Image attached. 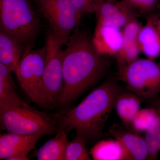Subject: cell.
<instances>
[{
	"instance_id": "obj_17",
	"label": "cell",
	"mask_w": 160,
	"mask_h": 160,
	"mask_svg": "<svg viewBox=\"0 0 160 160\" xmlns=\"http://www.w3.org/2000/svg\"><path fill=\"white\" fill-rule=\"evenodd\" d=\"M142 100L131 91L122 92L115 105L117 113L125 126H131L132 120L139 111Z\"/></svg>"
},
{
	"instance_id": "obj_26",
	"label": "cell",
	"mask_w": 160,
	"mask_h": 160,
	"mask_svg": "<svg viewBox=\"0 0 160 160\" xmlns=\"http://www.w3.org/2000/svg\"><path fill=\"white\" fill-rule=\"evenodd\" d=\"M158 9H160V0H159L158 6Z\"/></svg>"
},
{
	"instance_id": "obj_18",
	"label": "cell",
	"mask_w": 160,
	"mask_h": 160,
	"mask_svg": "<svg viewBox=\"0 0 160 160\" xmlns=\"http://www.w3.org/2000/svg\"><path fill=\"white\" fill-rule=\"evenodd\" d=\"M95 160H130L129 155L118 140H104L97 143L90 150Z\"/></svg>"
},
{
	"instance_id": "obj_2",
	"label": "cell",
	"mask_w": 160,
	"mask_h": 160,
	"mask_svg": "<svg viewBox=\"0 0 160 160\" xmlns=\"http://www.w3.org/2000/svg\"><path fill=\"white\" fill-rule=\"evenodd\" d=\"M122 92L115 81H106L93 89L77 106L57 116L59 129L66 132L74 130L86 140L99 137Z\"/></svg>"
},
{
	"instance_id": "obj_21",
	"label": "cell",
	"mask_w": 160,
	"mask_h": 160,
	"mask_svg": "<svg viewBox=\"0 0 160 160\" xmlns=\"http://www.w3.org/2000/svg\"><path fill=\"white\" fill-rule=\"evenodd\" d=\"M86 141L82 135L76 133L73 139L67 145L64 160H91L86 149Z\"/></svg>"
},
{
	"instance_id": "obj_7",
	"label": "cell",
	"mask_w": 160,
	"mask_h": 160,
	"mask_svg": "<svg viewBox=\"0 0 160 160\" xmlns=\"http://www.w3.org/2000/svg\"><path fill=\"white\" fill-rule=\"evenodd\" d=\"M51 32L64 45L81 22L82 14L71 0H33Z\"/></svg>"
},
{
	"instance_id": "obj_14",
	"label": "cell",
	"mask_w": 160,
	"mask_h": 160,
	"mask_svg": "<svg viewBox=\"0 0 160 160\" xmlns=\"http://www.w3.org/2000/svg\"><path fill=\"white\" fill-rule=\"evenodd\" d=\"M12 72L0 63V111L13 107L29 106L17 92Z\"/></svg>"
},
{
	"instance_id": "obj_23",
	"label": "cell",
	"mask_w": 160,
	"mask_h": 160,
	"mask_svg": "<svg viewBox=\"0 0 160 160\" xmlns=\"http://www.w3.org/2000/svg\"><path fill=\"white\" fill-rule=\"evenodd\" d=\"M106 0H71L82 15L95 13L100 5Z\"/></svg>"
},
{
	"instance_id": "obj_16",
	"label": "cell",
	"mask_w": 160,
	"mask_h": 160,
	"mask_svg": "<svg viewBox=\"0 0 160 160\" xmlns=\"http://www.w3.org/2000/svg\"><path fill=\"white\" fill-rule=\"evenodd\" d=\"M138 41L141 52L148 58L154 60L160 56V35L148 17L146 24L140 29Z\"/></svg>"
},
{
	"instance_id": "obj_3",
	"label": "cell",
	"mask_w": 160,
	"mask_h": 160,
	"mask_svg": "<svg viewBox=\"0 0 160 160\" xmlns=\"http://www.w3.org/2000/svg\"><path fill=\"white\" fill-rule=\"evenodd\" d=\"M0 29L18 41L25 50L32 48L40 22L30 1L0 0Z\"/></svg>"
},
{
	"instance_id": "obj_1",
	"label": "cell",
	"mask_w": 160,
	"mask_h": 160,
	"mask_svg": "<svg viewBox=\"0 0 160 160\" xmlns=\"http://www.w3.org/2000/svg\"><path fill=\"white\" fill-rule=\"evenodd\" d=\"M62 52L63 87L58 106H66L102 78L109 68L107 56L99 54L92 38L78 27Z\"/></svg>"
},
{
	"instance_id": "obj_4",
	"label": "cell",
	"mask_w": 160,
	"mask_h": 160,
	"mask_svg": "<svg viewBox=\"0 0 160 160\" xmlns=\"http://www.w3.org/2000/svg\"><path fill=\"white\" fill-rule=\"evenodd\" d=\"M1 129L14 134L51 135L59 130L56 118L30 106L13 107L0 111Z\"/></svg>"
},
{
	"instance_id": "obj_24",
	"label": "cell",
	"mask_w": 160,
	"mask_h": 160,
	"mask_svg": "<svg viewBox=\"0 0 160 160\" xmlns=\"http://www.w3.org/2000/svg\"><path fill=\"white\" fill-rule=\"evenodd\" d=\"M136 10L151 14L158 8L159 0H126Z\"/></svg>"
},
{
	"instance_id": "obj_6",
	"label": "cell",
	"mask_w": 160,
	"mask_h": 160,
	"mask_svg": "<svg viewBox=\"0 0 160 160\" xmlns=\"http://www.w3.org/2000/svg\"><path fill=\"white\" fill-rule=\"evenodd\" d=\"M46 59V47L25 49L14 72L22 89L32 102L47 109L42 92V80Z\"/></svg>"
},
{
	"instance_id": "obj_11",
	"label": "cell",
	"mask_w": 160,
	"mask_h": 160,
	"mask_svg": "<svg viewBox=\"0 0 160 160\" xmlns=\"http://www.w3.org/2000/svg\"><path fill=\"white\" fill-rule=\"evenodd\" d=\"M110 134L122 145L130 160L147 159L148 148L145 138L137 132L114 124L109 129Z\"/></svg>"
},
{
	"instance_id": "obj_15",
	"label": "cell",
	"mask_w": 160,
	"mask_h": 160,
	"mask_svg": "<svg viewBox=\"0 0 160 160\" xmlns=\"http://www.w3.org/2000/svg\"><path fill=\"white\" fill-rule=\"evenodd\" d=\"M25 50L22 45L11 35L0 29V63L14 72Z\"/></svg>"
},
{
	"instance_id": "obj_5",
	"label": "cell",
	"mask_w": 160,
	"mask_h": 160,
	"mask_svg": "<svg viewBox=\"0 0 160 160\" xmlns=\"http://www.w3.org/2000/svg\"><path fill=\"white\" fill-rule=\"evenodd\" d=\"M120 79L129 91L143 102H154L160 95V64L150 59L138 58L119 68Z\"/></svg>"
},
{
	"instance_id": "obj_10",
	"label": "cell",
	"mask_w": 160,
	"mask_h": 160,
	"mask_svg": "<svg viewBox=\"0 0 160 160\" xmlns=\"http://www.w3.org/2000/svg\"><path fill=\"white\" fill-rule=\"evenodd\" d=\"M136 10L126 0H106L95 12L97 24L123 28L137 19Z\"/></svg>"
},
{
	"instance_id": "obj_19",
	"label": "cell",
	"mask_w": 160,
	"mask_h": 160,
	"mask_svg": "<svg viewBox=\"0 0 160 160\" xmlns=\"http://www.w3.org/2000/svg\"><path fill=\"white\" fill-rule=\"evenodd\" d=\"M67 132L59 129L54 138L46 142L36 153L38 160H64L65 151L69 141Z\"/></svg>"
},
{
	"instance_id": "obj_22",
	"label": "cell",
	"mask_w": 160,
	"mask_h": 160,
	"mask_svg": "<svg viewBox=\"0 0 160 160\" xmlns=\"http://www.w3.org/2000/svg\"><path fill=\"white\" fill-rule=\"evenodd\" d=\"M156 116L154 107L140 109L132 122V130L138 133L146 132L150 128Z\"/></svg>"
},
{
	"instance_id": "obj_20",
	"label": "cell",
	"mask_w": 160,
	"mask_h": 160,
	"mask_svg": "<svg viewBox=\"0 0 160 160\" xmlns=\"http://www.w3.org/2000/svg\"><path fill=\"white\" fill-rule=\"evenodd\" d=\"M156 116L148 131L145 139L148 148L147 160H155L160 152V95L153 102Z\"/></svg>"
},
{
	"instance_id": "obj_9",
	"label": "cell",
	"mask_w": 160,
	"mask_h": 160,
	"mask_svg": "<svg viewBox=\"0 0 160 160\" xmlns=\"http://www.w3.org/2000/svg\"><path fill=\"white\" fill-rule=\"evenodd\" d=\"M45 134L22 135L5 133L0 135V159L28 160V153Z\"/></svg>"
},
{
	"instance_id": "obj_13",
	"label": "cell",
	"mask_w": 160,
	"mask_h": 160,
	"mask_svg": "<svg viewBox=\"0 0 160 160\" xmlns=\"http://www.w3.org/2000/svg\"><path fill=\"white\" fill-rule=\"evenodd\" d=\"M142 26L137 19L132 20L123 28V44L116 56L118 68L127 66L138 58L141 52L138 37Z\"/></svg>"
},
{
	"instance_id": "obj_12",
	"label": "cell",
	"mask_w": 160,
	"mask_h": 160,
	"mask_svg": "<svg viewBox=\"0 0 160 160\" xmlns=\"http://www.w3.org/2000/svg\"><path fill=\"white\" fill-rule=\"evenodd\" d=\"M92 40L99 54L116 56L122 46V31L121 28L97 24Z\"/></svg>"
},
{
	"instance_id": "obj_8",
	"label": "cell",
	"mask_w": 160,
	"mask_h": 160,
	"mask_svg": "<svg viewBox=\"0 0 160 160\" xmlns=\"http://www.w3.org/2000/svg\"><path fill=\"white\" fill-rule=\"evenodd\" d=\"M63 44L50 32L46 38V59L42 80V92L47 109L57 102L63 87Z\"/></svg>"
},
{
	"instance_id": "obj_25",
	"label": "cell",
	"mask_w": 160,
	"mask_h": 160,
	"mask_svg": "<svg viewBox=\"0 0 160 160\" xmlns=\"http://www.w3.org/2000/svg\"><path fill=\"white\" fill-rule=\"evenodd\" d=\"M150 18L160 35V11L152 13L150 15Z\"/></svg>"
}]
</instances>
